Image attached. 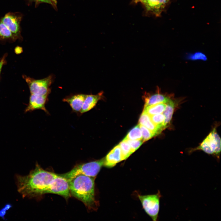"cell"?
I'll use <instances>...</instances> for the list:
<instances>
[{
	"instance_id": "cell-3",
	"label": "cell",
	"mask_w": 221,
	"mask_h": 221,
	"mask_svg": "<svg viewBox=\"0 0 221 221\" xmlns=\"http://www.w3.org/2000/svg\"><path fill=\"white\" fill-rule=\"evenodd\" d=\"M104 161L103 158L99 160L79 164L68 172L59 175L68 180L79 175L95 177L103 166Z\"/></svg>"
},
{
	"instance_id": "cell-10",
	"label": "cell",
	"mask_w": 221,
	"mask_h": 221,
	"mask_svg": "<svg viewBox=\"0 0 221 221\" xmlns=\"http://www.w3.org/2000/svg\"><path fill=\"white\" fill-rule=\"evenodd\" d=\"M103 94V92L102 91L95 95H87L80 113L83 114L92 109L102 99Z\"/></svg>"
},
{
	"instance_id": "cell-15",
	"label": "cell",
	"mask_w": 221,
	"mask_h": 221,
	"mask_svg": "<svg viewBox=\"0 0 221 221\" xmlns=\"http://www.w3.org/2000/svg\"><path fill=\"white\" fill-rule=\"evenodd\" d=\"M170 0H146L144 3L147 9L159 15Z\"/></svg>"
},
{
	"instance_id": "cell-14",
	"label": "cell",
	"mask_w": 221,
	"mask_h": 221,
	"mask_svg": "<svg viewBox=\"0 0 221 221\" xmlns=\"http://www.w3.org/2000/svg\"><path fill=\"white\" fill-rule=\"evenodd\" d=\"M212 148L214 155L219 158L221 151V139L215 128L206 137Z\"/></svg>"
},
{
	"instance_id": "cell-13",
	"label": "cell",
	"mask_w": 221,
	"mask_h": 221,
	"mask_svg": "<svg viewBox=\"0 0 221 221\" xmlns=\"http://www.w3.org/2000/svg\"><path fill=\"white\" fill-rule=\"evenodd\" d=\"M143 96L145 101L144 107L159 103H166L170 99L159 93L152 95L147 93L145 94Z\"/></svg>"
},
{
	"instance_id": "cell-18",
	"label": "cell",
	"mask_w": 221,
	"mask_h": 221,
	"mask_svg": "<svg viewBox=\"0 0 221 221\" xmlns=\"http://www.w3.org/2000/svg\"><path fill=\"white\" fill-rule=\"evenodd\" d=\"M124 139L130 140L142 139V135L139 124L132 128L127 134Z\"/></svg>"
},
{
	"instance_id": "cell-4",
	"label": "cell",
	"mask_w": 221,
	"mask_h": 221,
	"mask_svg": "<svg viewBox=\"0 0 221 221\" xmlns=\"http://www.w3.org/2000/svg\"><path fill=\"white\" fill-rule=\"evenodd\" d=\"M143 208L153 221L157 220L160 209V200L161 197L159 191L156 194L138 196Z\"/></svg>"
},
{
	"instance_id": "cell-27",
	"label": "cell",
	"mask_w": 221,
	"mask_h": 221,
	"mask_svg": "<svg viewBox=\"0 0 221 221\" xmlns=\"http://www.w3.org/2000/svg\"><path fill=\"white\" fill-rule=\"evenodd\" d=\"M6 55L3 56L0 61V75L2 67L5 64V61Z\"/></svg>"
},
{
	"instance_id": "cell-30",
	"label": "cell",
	"mask_w": 221,
	"mask_h": 221,
	"mask_svg": "<svg viewBox=\"0 0 221 221\" xmlns=\"http://www.w3.org/2000/svg\"><path fill=\"white\" fill-rule=\"evenodd\" d=\"M52 3V5L54 6H56V3H57V1L56 0H49Z\"/></svg>"
},
{
	"instance_id": "cell-28",
	"label": "cell",
	"mask_w": 221,
	"mask_h": 221,
	"mask_svg": "<svg viewBox=\"0 0 221 221\" xmlns=\"http://www.w3.org/2000/svg\"><path fill=\"white\" fill-rule=\"evenodd\" d=\"M22 51V49L21 48L19 47H17L15 49V52L17 54L21 53Z\"/></svg>"
},
{
	"instance_id": "cell-25",
	"label": "cell",
	"mask_w": 221,
	"mask_h": 221,
	"mask_svg": "<svg viewBox=\"0 0 221 221\" xmlns=\"http://www.w3.org/2000/svg\"><path fill=\"white\" fill-rule=\"evenodd\" d=\"M188 58L192 60H202L205 61L207 60L206 56L204 54L200 52L189 54L188 56Z\"/></svg>"
},
{
	"instance_id": "cell-9",
	"label": "cell",
	"mask_w": 221,
	"mask_h": 221,
	"mask_svg": "<svg viewBox=\"0 0 221 221\" xmlns=\"http://www.w3.org/2000/svg\"><path fill=\"white\" fill-rule=\"evenodd\" d=\"M87 95L77 94L67 96L64 98L63 101L68 103L72 110L75 112H80Z\"/></svg>"
},
{
	"instance_id": "cell-17",
	"label": "cell",
	"mask_w": 221,
	"mask_h": 221,
	"mask_svg": "<svg viewBox=\"0 0 221 221\" xmlns=\"http://www.w3.org/2000/svg\"><path fill=\"white\" fill-rule=\"evenodd\" d=\"M166 103H160L144 107L143 111L149 115L162 113L164 110Z\"/></svg>"
},
{
	"instance_id": "cell-21",
	"label": "cell",
	"mask_w": 221,
	"mask_h": 221,
	"mask_svg": "<svg viewBox=\"0 0 221 221\" xmlns=\"http://www.w3.org/2000/svg\"><path fill=\"white\" fill-rule=\"evenodd\" d=\"M150 116L152 121L155 124L162 130L164 129L163 125L165 120V116L163 113Z\"/></svg>"
},
{
	"instance_id": "cell-16",
	"label": "cell",
	"mask_w": 221,
	"mask_h": 221,
	"mask_svg": "<svg viewBox=\"0 0 221 221\" xmlns=\"http://www.w3.org/2000/svg\"><path fill=\"white\" fill-rule=\"evenodd\" d=\"M166 105L163 114L165 116L164 128L165 129L169 125L171 120L173 113L175 103L170 99L166 103Z\"/></svg>"
},
{
	"instance_id": "cell-1",
	"label": "cell",
	"mask_w": 221,
	"mask_h": 221,
	"mask_svg": "<svg viewBox=\"0 0 221 221\" xmlns=\"http://www.w3.org/2000/svg\"><path fill=\"white\" fill-rule=\"evenodd\" d=\"M57 175L54 173L44 170L36 163L35 169L28 175H16L17 191L24 198L41 196L46 194L51 182Z\"/></svg>"
},
{
	"instance_id": "cell-26",
	"label": "cell",
	"mask_w": 221,
	"mask_h": 221,
	"mask_svg": "<svg viewBox=\"0 0 221 221\" xmlns=\"http://www.w3.org/2000/svg\"><path fill=\"white\" fill-rule=\"evenodd\" d=\"M12 207V205L10 204H6L3 207L0 209V217L4 220H6L5 216L6 213V211L11 208Z\"/></svg>"
},
{
	"instance_id": "cell-22",
	"label": "cell",
	"mask_w": 221,
	"mask_h": 221,
	"mask_svg": "<svg viewBox=\"0 0 221 221\" xmlns=\"http://www.w3.org/2000/svg\"><path fill=\"white\" fill-rule=\"evenodd\" d=\"M12 33L2 22H0V39H6L13 37Z\"/></svg>"
},
{
	"instance_id": "cell-24",
	"label": "cell",
	"mask_w": 221,
	"mask_h": 221,
	"mask_svg": "<svg viewBox=\"0 0 221 221\" xmlns=\"http://www.w3.org/2000/svg\"><path fill=\"white\" fill-rule=\"evenodd\" d=\"M126 140L129 143L133 153L144 142L142 139L139 140Z\"/></svg>"
},
{
	"instance_id": "cell-20",
	"label": "cell",
	"mask_w": 221,
	"mask_h": 221,
	"mask_svg": "<svg viewBox=\"0 0 221 221\" xmlns=\"http://www.w3.org/2000/svg\"><path fill=\"white\" fill-rule=\"evenodd\" d=\"M202 150L209 154L214 155V152L207 138L204 140L199 146L191 150L190 152H193L195 150Z\"/></svg>"
},
{
	"instance_id": "cell-6",
	"label": "cell",
	"mask_w": 221,
	"mask_h": 221,
	"mask_svg": "<svg viewBox=\"0 0 221 221\" xmlns=\"http://www.w3.org/2000/svg\"><path fill=\"white\" fill-rule=\"evenodd\" d=\"M52 193L63 197L66 200L71 196L68 180L58 174L51 182L46 192V194Z\"/></svg>"
},
{
	"instance_id": "cell-7",
	"label": "cell",
	"mask_w": 221,
	"mask_h": 221,
	"mask_svg": "<svg viewBox=\"0 0 221 221\" xmlns=\"http://www.w3.org/2000/svg\"><path fill=\"white\" fill-rule=\"evenodd\" d=\"M48 96L31 94L29 103L25 110V112L41 109L44 111L46 113L48 114L49 113L45 107Z\"/></svg>"
},
{
	"instance_id": "cell-11",
	"label": "cell",
	"mask_w": 221,
	"mask_h": 221,
	"mask_svg": "<svg viewBox=\"0 0 221 221\" xmlns=\"http://www.w3.org/2000/svg\"><path fill=\"white\" fill-rule=\"evenodd\" d=\"M13 34H17L19 31V20L10 14H6L1 20Z\"/></svg>"
},
{
	"instance_id": "cell-12",
	"label": "cell",
	"mask_w": 221,
	"mask_h": 221,
	"mask_svg": "<svg viewBox=\"0 0 221 221\" xmlns=\"http://www.w3.org/2000/svg\"><path fill=\"white\" fill-rule=\"evenodd\" d=\"M139 124L146 127L155 136L160 134L162 131L153 122L151 119L150 116L143 111L140 117Z\"/></svg>"
},
{
	"instance_id": "cell-19",
	"label": "cell",
	"mask_w": 221,
	"mask_h": 221,
	"mask_svg": "<svg viewBox=\"0 0 221 221\" xmlns=\"http://www.w3.org/2000/svg\"><path fill=\"white\" fill-rule=\"evenodd\" d=\"M121 149L123 160L127 159L132 153L127 141L123 139L118 144Z\"/></svg>"
},
{
	"instance_id": "cell-23",
	"label": "cell",
	"mask_w": 221,
	"mask_h": 221,
	"mask_svg": "<svg viewBox=\"0 0 221 221\" xmlns=\"http://www.w3.org/2000/svg\"><path fill=\"white\" fill-rule=\"evenodd\" d=\"M139 125L142 132V139L144 142L150 139L155 136L154 134L146 127L140 124Z\"/></svg>"
},
{
	"instance_id": "cell-31",
	"label": "cell",
	"mask_w": 221,
	"mask_h": 221,
	"mask_svg": "<svg viewBox=\"0 0 221 221\" xmlns=\"http://www.w3.org/2000/svg\"><path fill=\"white\" fill-rule=\"evenodd\" d=\"M141 1L144 3L146 0H140Z\"/></svg>"
},
{
	"instance_id": "cell-8",
	"label": "cell",
	"mask_w": 221,
	"mask_h": 221,
	"mask_svg": "<svg viewBox=\"0 0 221 221\" xmlns=\"http://www.w3.org/2000/svg\"><path fill=\"white\" fill-rule=\"evenodd\" d=\"M103 166L111 168L123 161L120 147L118 145L115 146L104 157Z\"/></svg>"
},
{
	"instance_id": "cell-5",
	"label": "cell",
	"mask_w": 221,
	"mask_h": 221,
	"mask_svg": "<svg viewBox=\"0 0 221 221\" xmlns=\"http://www.w3.org/2000/svg\"><path fill=\"white\" fill-rule=\"evenodd\" d=\"M23 77L29 86L31 94L48 96L50 94V87L53 79L52 75L40 79H35L25 75L23 76Z\"/></svg>"
},
{
	"instance_id": "cell-29",
	"label": "cell",
	"mask_w": 221,
	"mask_h": 221,
	"mask_svg": "<svg viewBox=\"0 0 221 221\" xmlns=\"http://www.w3.org/2000/svg\"><path fill=\"white\" fill-rule=\"evenodd\" d=\"M40 2H45L52 4V2L49 0H37Z\"/></svg>"
},
{
	"instance_id": "cell-2",
	"label": "cell",
	"mask_w": 221,
	"mask_h": 221,
	"mask_svg": "<svg viewBox=\"0 0 221 221\" xmlns=\"http://www.w3.org/2000/svg\"><path fill=\"white\" fill-rule=\"evenodd\" d=\"M95 178L79 175L68 180L71 196L82 202L90 210H96L98 205L95 197Z\"/></svg>"
}]
</instances>
